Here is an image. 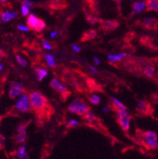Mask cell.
Here are the masks:
<instances>
[{"label": "cell", "instance_id": "19", "mask_svg": "<svg viewBox=\"0 0 158 159\" xmlns=\"http://www.w3.org/2000/svg\"><path fill=\"white\" fill-rule=\"evenodd\" d=\"M125 53H121L119 55H108V59L111 62H116L121 60L124 57H125Z\"/></svg>", "mask_w": 158, "mask_h": 159}, {"label": "cell", "instance_id": "24", "mask_svg": "<svg viewBox=\"0 0 158 159\" xmlns=\"http://www.w3.org/2000/svg\"><path fill=\"white\" fill-rule=\"evenodd\" d=\"M85 118H86V120L88 121H89V122H92V121H93L94 120L96 119V116L92 112H89H89L85 114Z\"/></svg>", "mask_w": 158, "mask_h": 159}, {"label": "cell", "instance_id": "15", "mask_svg": "<svg viewBox=\"0 0 158 159\" xmlns=\"http://www.w3.org/2000/svg\"><path fill=\"white\" fill-rule=\"evenodd\" d=\"M145 7H146V1L134 2L132 5L133 13L134 14H138V13L141 12V11H143Z\"/></svg>", "mask_w": 158, "mask_h": 159}, {"label": "cell", "instance_id": "4", "mask_svg": "<svg viewBox=\"0 0 158 159\" xmlns=\"http://www.w3.org/2000/svg\"><path fill=\"white\" fill-rule=\"evenodd\" d=\"M27 25H28L29 30L32 29L37 32H41L46 27L45 22L33 14L29 16L28 19H27Z\"/></svg>", "mask_w": 158, "mask_h": 159}, {"label": "cell", "instance_id": "8", "mask_svg": "<svg viewBox=\"0 0 158 159\" xmlns=\"http://www.w3.org/2000/svg\"><path fill=\"white\" fill-rule=\"evenodd\" d=\"M51 86H52V89H54L55 90L57 91L58 93H60L62 96H66L67 97V94H69V91L68 89L63 86V84H61L60 82H59L57 79L54 78V79H52V81H51L50 83Z\"/></svg>", "mask_w": 158, "mask_h": 159}, {"label": "cell", "instance_id": "36", "mask_svg": "<svg viewBox=\"0 0 158 159\" xmlns=\"http://www.w3.org/2000/svg\"><path fill=\"white\" fill-rule=\"evenodd\" d=\"M93 60H94V62L96 63V64H100V60H98L97 58V57H93Z\"/></svg>", "mask_w": 158, "mask_h": 159}, {"label": "cell", "instance_id": "25", "mask_svg": "<svg viewBox=\"0 0 158 159\" xmlns=\"http://www.w3.org/2000/svg\"><path fill=\"white\" fill-rule=\"evenodd\" d=\"M29 13V7L23 5L22 7H21V14H22V15L23 16L28 15Z\"/></svg>", "mask_w": 158, "mask_h": 159}, {"label": "cell", "instance_id": "1", "mask_svg": "<svg viewBox=\"0 0 158 159\" xmlns=\"http://www.w3.org/2000/svg\"><path fill=\"white\" fill-rule=\"evenodd\" d=\"M137 135L141 139L143 146L149 150H155L158 147L157 135L154 131H142L138 130Z\"/></svg>", "mask_w": 158, "mask_h": 159}, {"label": "cell", "instance_id": "27", "mask_svg": "<svg viewBox=\"0 0 158 159\" xmlns=\"http://www.w3.org/2000/svg\"><path fill=\"white\" fill-rule=\"evenodd\" d=\"M87 21H89L90 24H95L97 20L95 18H93V17H92V16H89V17H88V18H87Z\"/></svg>", "mask_w": 158, "mask_h": 159}, {"label": "cell", "instance_id": "2", "mask_svg": "<svg viewBox=\"0 0 158 159\" xmlns=\"http://www.w3.org/2000/svg\"><path fill=\"white\" fill-rule=\"evenodd\" d=\"M29 101L31 105L37 111H40L47 107V100L42 93L39 92H33L30 94Z\"/></svg>", "mask_w": 158, "mask_h": 159}, {"label": "cell", "instance_id": "32", "mask_svg": "<svg viewBox=\"0 0 158 159\" xmlns=\"http://www.w3.org/2000/svg\"><path fill=\"white\" fill-rule=\"evenodd\" d=\"M69 124L70 125H78V124H79V123L76 120H70L69 122Z\"/></svg>", "mask_w": 158, "mask_h": 159}, {"label": "cell", "instance_id": "30", "mask_svg": "<svg viewBox=\"0 0 158 159\" xmlns=\"http://www.w3.org/2000/svg\"><path fill=\"white\" fill-rule=\"evenodd\" d=\"M47 64L50 66H54L56 65V62H55V60H47Z\"/></svg>", "mask_w": 158, "mask_h": 159}, {"label": "cell", "instance_id": "9", "mask_svg": "<svg viewBox=\"0 0 158 159\" xmlns=\"http://www.w3.org/2000/svg\"><path fill=\"white\" fill-rule=\"evenodd\" d=\"M23 91V86L21 83L17 82H14L11 83V89L9 91V96L10 98L14 99L16 97L21 94Z\"/></svg>", "mask_w": 158, "mask_h": 159}, {"label": "cell", "instance_id": "5", "mask_svg": "<svg viewBox=\"0 0 158 159\" xmlns=\"http://www.w3.org/2000/svg\"><path fill=\"white\" fill-rule=\"evenodd\" d=\"M137 112L142 116H152L154 113V108L150 102L140 101L137 105Z\"/></svg>", "mask_w": 158, "mask_h": 159}, {"label": "cell", "instance_id": "33", "mask_svg": "<svg viewBox=\"0 0 158 159\" xmlns=\"http://www.w3.org/2000/svg\"><path fill=\"white\" fill-rule=\"evenodd\" d=\"M153 79H154L155 82H156V84L158 85V71H157V73L155 74V75H154V77H153Z\"/></svg>", "mask_w": 158, "mask_h": 159}, {"label": "cell", "instance_id": "35", "mask_svg": "<svg viewBox=\"0 0 158 159\" xmlns=\"http://www.w3.org/2000/svg\"><path fill=\"white\" fill-rule=\"evenodd\" d=\"M46 60H55L54 59V56H51V55H46L45 56Z\"/></svg>", "mask_w": 158, "mask_h": 159}, {"label": "cell", "instance_id": "26", "mask_svg": "<svg viewBox=\"0 0 158 159\" xmlns=\"http://www.w3.org/2000/svg\"><path fill=\"white\" fill-rule=\"evenodd\" d=\"M22 3H23V5L26 6V7H32V6L33 5V2H31L30 0H23Z\"/></svg>", "mask_w": 158, "mask_h": 159}, {"label": "cell", "instance_id": "14", "mask_svg": "<svg viewBox=\"0 0 158 159\" xmlns=\"http://www.w3.org/2000/svg\"><path fill=\"white\" fill-rule=\"evenodd\" d=\"M146 8L148 11L158 13V0H146Z\"/></svg>", "mask_w": 158, "mask_h": 159}, {"label": "cell", "instance_id": "38", "mask_svg": "<svg viewBox=\"0 0 158 159\" xmlns=\"http://www.w3.org/2000/svg\"><path fill=\"white\" fill-rule=\"evenodd\" d=\"M57 33H58V32H55V33H52V34H51V37H52V38H53L54 37H56V35L57 34Z\"/></svg>", "mask_w": 158, "mask_h": 159}, {"label": "cell", "instance_id": "20", "mask_svg": "<svg viewBox=\"0 0 158 159\" xmlns=\"http://www.w3.org/2000/svg\"><path fill=\"white\" fill-rule=\"evenodd\" d=\"M89 102L92 104H93V105H98L100 103V102H101V99H100L99 97L95 94H93L92 96L89 97Z\"/></svg>", "mask_w": 158, "mask_h": 159}, {"label": "cell", "instance_id": "42", "mask_svg": "<svg viewBox=\"0 0 158 159\" xmlns=\"http://www.w3.org/2000/svg\"><path fill=\"white\" fill-rule=\"evenodd\" d=\"M0 1H2V2H6V0H0Z\"/></svg>", "mask_w": 158, "mask_h": 159}, {"label": "cell", "instance_id": "7", "mask_svg": "<svg viewBox=\"0 0 158 159\" xmlns=\"http://www.w3.org/2000/svg\"><path fill=\"white\" fill-rule=\"evenodd\" d=\"M16 108L22 112H28L31 110L29 98L25 94H22L16 104Z\"/></svg>", "mask_w": 158, "mask_h": 159}, {"label": "cell", "instance_id": "16", "mask_svg": "<svg viewBox=\"0 0 158 159\" xmlns=\"http://www.w3.org/2000/svg\"><path fill=\"white\" fill-rule=\"evenodd\" d=\"M17 17V13L14 12H8V11H6V12L2 13V20L3 22H7V21H11V19H14Z\"/></svg>", "mask_w": 158, "mask_h": 159}, {"label": "cell", "instance_id": "6", "mask_svg": "<svg viewBox=\"0 0 158 159\" xmlns=\"http://www.w3.org/2000/svg\"><path fill=\"white\" fill-rule=\"evenodd\" d=\"M117 113H118V122L123 130L128 131L130 128V116L127 113V110H124L117 107Z\"/></svg>", "mask_w": 158, "mask_h": 159}, {"label": "cell", "instance_id": "40", "mask_svg": "<svg viewBox=\"0 0 158 159\" xmlns=\"http://www.w3.org/2000/svg\"><path fill=\"white\" fill-rule=\"evenodd\" d=\"M107 110H108V109H107L106 108H104V112H107Z\"/></svg>", "mask_w": 158, "mask_h": 159}, {"label": "cell", "instance_id": "13", "mask_svg": "<svg viewBox=\"0 0 158 159\" xmlns=\"http://www.w3.org/2000/svg\"><path fill=\"white\" fill-rule=\"evenodd\" d=\"M119 26V22L116 21H105L102 22L101 28L104 30H113Z\"/></svg>", "mask_w": 158, "mask_h": 159}, {"label": "cell", "instance_id": "37", "mask_svg": "<svg viewBox=\"0 0 158 159\" xmlns=\"http://www.w3.org/2000/svg\"><path fill=\"white\" fill-rule=\"evenodd\" d=\"M90 69L93 70V71L94 72V73H97V69H96V68H94L93 66H90Z\"/></svg>", "mask_w": 158, "mask_h": 159}, {"label": "cell", "instance_id": "31", "mask_svg": "<svg viewBox=\"0 0 158 159\" xmlns=\"http://www.w3.org/2000/svg\"><path fill=\"white\" fill-rule=\"evenodd\" d=\"M152 100H153L154 103L158 104V94H153L152 96Z\"/></svg>", "mask_w": 158, "mask_h": 159}, {"label": "cell", "instance_id": "29", "mask_svg": "<svg viewBox=\"0 0 158 159\" xmlns=\"http://www.w3.org/2000/svg\"><path fill=\"white\" fill-rule=\"evenodd\" d=\"M17 28H18V30H22V31H29V27H25L24 26V25H18Z\"/></svg>", "mask_w": 158, "mask_h": 159}, {"label": "cell", "instance_id": "11", "mask_svg": "<svg viewBox=\"0 0 158 159\" xmlns=\"http://www.w3.org/2000/svg\"><path fill=\"white\" fill-rule=\"evenodd\" d=\"M142 73L146 78H148V79H153L155 75V66L153 63V62H150V63L144 66Z\"/></svg>", "mask_w": 158, "mask_h": 159}, {"label": "cell", "instance_id": "41", "mask_svg": "<svg viewBox=\"0 0 158 159\" xmlns=\"http://www.w3.org/2000/svg\"><path fill=\"white\" fill-rule=\"evenodd\" d=\"M2 65H0V70H2Z\"/></svg>", "mask_w": 158, "mask_h": 159}, {"label": "cell", "instance_id": "12", "mask_svg": "<svg viewBox=\"0 0 158 159\" xmlns=\"http://www.w3.org/2000/svg\"><path fill=\"white\" fill-rule=\"evenodd\" d=\"M26 139V128L25 125L21 124L17 128V135L16 136V142L20 143H24Z\"/></svg>", "mask_w": 158, "mask_h": 159}, {"label": "cell", "instance_id": "28", "mask_svg": "<svg viewBox=\"0 0 158 159\" xmlns=\"http://www.w3.org/2000/svg\"><path fill=\"white\" fill-rule=\"evenodd\" d=\"M43 48H45L48 49V50H51V49H52V46H51L49 44H47L45 40H43Z\"/></svg>", "mask_w": 158, "mask_h": 159}, {"label": "cell", "instance_id": "21", "mask_svg": "<svg viewBox=\"0 0 158 159\" xmlns=\"http://www.w3.org/2000/svg\"><path fill=\"white\" fill-rule=\"evenodd\" d=\"M26 153H25V147H20L19 150L17 151V157H19V158H25L26 157Z\"/></svg>", "mask_w": 158, "mask_h": 159}, {"label": "cell", "instance_id": "10", "mask_svg": "<svg viewBox=\"0 0 158 159\" xmlns=\"http://www.w3.org/2000/svg\"><path fill=\"white\" fill-rule=\"evenodd\" d=\"M142 25L146 30H156L158 29V20L156 18H145L142 21Z\"/></svg>", "mask_w": 158, "mask_h": 159}, {"label": "cell", "instance_id": "17", "mask_svg": "<svg viewBox=\"0 0 158 159\" xmlns=\"http://www.w3.org/2000/svg\"><path fill=\"white\" fill-rule=\"evenodd\" d=\"M96 36H97V33H96L95 30H89V31H86L84 33L82 37V41L90 40L93 39Z\"/></svg>", "mask_w": 158, "mask_h": 159}, {"label": "cell", "instance_id": "18", "mask_svg": "<svg viewBox=\"0 0 158 159\" xmlns=\"http://www.w3.org/2000/svg\"><path fill=\"white\" fill-rule=\"evenodd\" d=\"M47 74H48V72H47V70H45V69H36V75H37V78L39 81L43 80V79L47 76Z\"/></svg>", "mask_w": 158, "mask_h": 159}, {"label": "cell", "instance_id": "22", "mask_svg": "<svg viewBox=\"0 0 158 159\" xmlns=\"http://www.w3.org/2000/svg\"><path fill=\"white\" fill-rule=\"evenodd\" d=\"M16 59H17V63H19V64L21 65V66H27V65H28V63H27V61H26L25 59H23L22 57H21L20 56L17 55V56H16Z\"/></svg>", "mask_w": 158, "mask_h": 159}, {"label": "cell", "instance_id": "39", "mask_svg": "<svg viewBox=\"0 0 158 159\" xmlns=\"http://www.w3.org/2000/svg\"><path fill=\"white\" fill-rule=\"evenodd\" d=\"M113 1H114V2H120L122 0H113Z\"/></svg>", "mask_w": 158, "mask_h": 159}, {"label": "cell", "instance_id": "23", "mask_svg": "<svg viewBox=\"0 0 158 159\" xmlns=\"http://www.w3.org/2000/svg\"><path fill=\"white\" fill-rule=\"evenodd\" d=\"M111 99H112V101H113V102H114V104H115V105H116L118 108H121V109H124V110H127V108H126V107L124 106V104H122L120 101H118V100L116 99V98H111Z\"/></svg>", "mask_w": 158, "mask_h": 159}, {"label": "cell", "instance_id": "3", "mask_svg": "<svg viewBox=\"0 0 158 159\" xmlns=\"http://www.w3.org/2000/svg\"><path fill=\"white\" fill-rule=\"evenodd\" d=\"M69 111L73 113H76L79 116H85L89 111V108L85 104V102L82 99L77 98L68 108Z\"/></svg>", "mask_w": 158, "mask_h": 159}, {"label": "cell", "instance_id": "34", "mask_svg": "<svg viewBox=\"0 0 158 159\" xmlns=\"http://www.w3.org/2000/svg\"><path fill=\"white\" fill-rule=\"evenodd\" d=\"M73 49L74 50L75 52H79L81 51L80 48H78V46H76V45H73Z\"/></svg>", "mask_w": 158, "mask_h": 159}]
</instances>
